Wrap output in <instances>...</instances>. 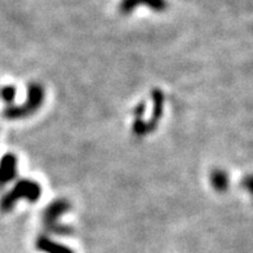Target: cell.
<instances>
[{"instance_id": "cell-1", "label": "cell", "mask_w": 253, "mask_h": 253, "mask_svg": "<svg viewBox=\"0 0 253 253\" xmlns=\"http://www.w3.org/2000/svg\"><path fill=\"white\" fill-rule=\"evenodd\" d=\"M45 98L43 85L31 82L27 85V98L21 105H8L3 111V117L8 120H20L31 117L39 110Z\"/></svg>"}, {"instance_id": "cell-2", "label": "cell", "mask_w": 253, "mask_h": 253, "mask_svg": "<svg viewBox=\"0 0 253 253\" xmlns=\"http://www.w3.org/2000/svg\"><path fill=\"white\" fill-rule=\"evenodd\" d=\"M42 197V186L37 181L30 178H21L13 185V187L4 194L0 200V211L10 212L20 199H26L29 203H37Z\"/></svg>"}, {"instance_id": "cell-3", "label": "cell", "mask_w": 253, "mask_h": 253, "mask_svg": "<svg viewBox=\"0 0 253 253\" xmlns=\"http://www.w3.org/2000/svg\"><path fill=\"white\" fill-rule=\"evenodd\" d=\"M71 210V204L67 199L58 198L50 202L43 211V225L48 233L56 234L60 237H70L74 234V230L70 226L62 225L60 218Z\"/></svg>"}, {"instance_id": "cell-4", "label": "cell", "mask_w": 253, "mask_h": 253, "mask_svg": "<svg viewBox=\"0 0 253 253\" xmlns=\"http://www.w3.org/2000/svg\"><path fill=\"white\" fill-rule=\"evenodd\" d=\"M137 7H147L154 12H164L168 8L167 0H122L119 4L120 13L126 16Z\"/></svg>"}, {"instance_id": "cell-5", "label": "cell", "mask_w": 253, "mask_h": 253, "mask_svg": "<svg viewBox=\"0 0 253 253\" xmlns=\"http://www.w3.org/2000/svg\"><path fill=\"white\" fill-rule=\"evenodd\" d=\"M151 100H153V113H151L150 119L146 122L149 133H153L154 130H157L162 117H163L164 102H166L163 90L159 89V88H154L151 90Z\"/></svg>"}, {"instance_id": "cell-6", "label": "cell", "mask_w": 253, "mask_h": 253, "mask_svg": "<svg viewBox=\"0 0 253 253\" xmlns=\"http://www.w3.org/2000/svg\"><path fill=\"white\" fill-rule=\"evenodd\" d=\"M18 159L14 154H4L0 159V187L5 186L17 177Z\"/></svg>"}, {"instance_id": "cell-7", "label": "cell", "mask_w": 253, "mask_h": 253, "mask_svg": "<svg viewBox=\"0 0 253 253\" xmlns=\"http://www.w3.org/2000/svg\"><path fill=\"white\" fill-rule=\"evenodd\" d=\"M37 250L43 253H75L73 248L65 246V244L57 243L53 239H50L47 235H40L35 242Z\"/></svg>"}, {"instance_id": "cell-8", "label": "cell", "mask_w": 253, "mask_h": 253, "mask_svg": "<svg viewBox=\"0 0 253 253\" xmlns=\"http://www.w3.org/2000/svg\"><path fill=\"white\" fill-rule=\"evenodd\" d=\"M210 182L218 194L226 193L230 185L229 174L226 170L221 169V168H214L213 170H211Z\"/></svg>"}, {"instance_id": "cell-9", "label": "cell", "mask_w": 253, "mask_h": 253, "mask_svg": "<svg viewBox=\"0 0 253 253\" xmlns=\"http://www.w3.org/2000/svg\"><path fill=\"white\" fill-rule=\"evenodd\" d=\"M132 132H133V134L137 138H143V137L149 134L147 124L143 120V118H134L133 126H132Z\"/></svg>"}, {"instance_id": "cell-10", "label": "cell", "mask_w": 253, "mask_h": 253, "mask_svg": "<svg viewBox=\"0 0 253 253\" xmlns=\"http://www.w3.org/2000/svg\"><path fill=\"white\" fill-rule=\"evenodd\" d=\"M17 96V88L12 84H8V85H4L1 89H0V98L3 100V102L8 103V105H12Z\"/></svg>"}, {"instance_id": "cell-11", "label": "cell", "mask_w": 253, "mask_h": 253, "mask_svg": "<svg viewBox=\"0 0 253 253\" xmlns=\"http://www.w3.org/2000/svg\"><path fill=\"white\" fill-rule=\"evenodd\" d=\"M146 111V102L145 101H141L134 106L133 109V117L134 118H143V114Z\"/></svg>"}, {"instance_id": "cell-12", "label": "cell", "mask_w": 253, "mask_h": 253, "mask_svg": "<svg viewBox=\"0 0 253 253\" xmlns=\"http://www.w3.org/2000/svg\"><path fill=\"white\" fill-rule=\"evenodd\" d=\"M242 186L246 187L247 191H251L252 190V180H251V176H246L242 181Z\"/></svg>"}]
</instances>
